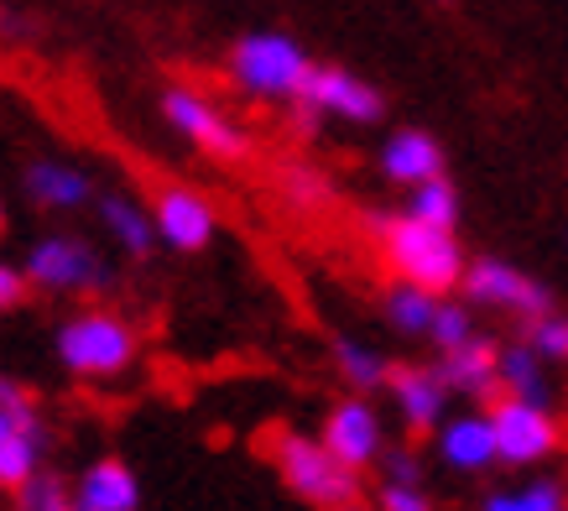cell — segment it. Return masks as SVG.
I'll return each instance as SVG.
<instances>
[{"mask_svg":"<svg viewBox=\"0 0 568 511\" xmlns=\"http://www.w3.org/2000/svg\"><path fill=\"white\" fill-rule=\"evenodd\" d=\"M365 230L386 246V261H392L396 282H413V288L433 292V298H448L465 282L469 255L459 246V230H438V224H423L413 214H371Z\"/></svg>","mask_w":568,"mask_h":511,"instance_id":"1","label":"cell"},{"mask_svg":"<svg viewBox=\"0 0 568 511\" xmlns=\"http://www.w3.org/2000/svg\"><path fill=\"white\" fill-rule=\"evenodd\" d=\"M52 350H58V365L79 375V381H115V375L136 365L141 334L115 308H79V313H69L58 324Z\"/></svg>","mask_w":568,"mask_h":511,"instance_id":"2","label":"cell"},{"mask_svg":"<svg viewBox=\"0 0 568 511\" xmlns=\"http://www.w3.org/2000/svg\"><path fill=\"white\" fill-rule=\"evenodd\" d=\"M21 272L32 292H52V298H110L115 292V267L104 261V251L69 230L37 236L21 255Z\"/></svg>","mask_w":568,"mask_h":511,"instance_id":"3","label":"cell"},{"mask_svg":"<svg viewBox=\"0 0 568 511\" xmlns=\"http://www.w3.org/2000/svg\"><path fill=\"white\" fill-rule=\"evenodd\" d=\"M308 73H313V58L287 32H245L230 48V79H235V89H241L245 100L297 104Z\"/></svg>","mask_w":568,"mask_h":511,"instance_id":"4","label":"cell"},{"mask_svg":"<svg viewBox=\"0 0 568 511\" xmlns=\"http://www.w3.org/2000/svg\"><path fill=\"white\" fill-rule=\"evenodd\" d=\"M272 470L297 501H308L318 511H339L361 501V475L334 460L318 443V433H297V428L272 433Z\"/></svg>","mask_w":568,"mask_h":511,"instance_id":"5","label":"cell"},{"mask_svg":"<svg viewBox=\"0 0 568 511\" xmlns=\"http://www.w3.org/2000/svg\"><path fill=\"white\" fill-rule=\"evenodd\" d=\"M490 428H496V464H511V470H542L564 449V423L548 402L496 397Z\"/></svg>","mask_w":568,"mask_h":511,"instance_id":"6","label":"cell"},{"mask_svg":"<svg viewBox=\"0 0 568 511\" xmlns=\"http://www.w3.org/2000/svg\"><path fill=\"white\" fill-rule=\"evenodd\" d=\"M297 126L313 131L318 120H349V126H376L386 116V94L376 84H365L361 73L334 69V63H313L308 84L297 94Z\"/></svg>","mask_w":568,"mask_h":511,"instance_id":"7","label":"cell"},{"mask_svg":"<svg viewBox=\"0 0 568 511\" xmlns=\"http://www.w3.org/2000/svg\"><path fill=\"white\" fill-rule=\"evenodd\" d=\"M162 120H168L189 147L214 157V162H245V157H251V137H245L241 126L224 116L209 94H199V89H189V84L162 89Z\"/></svg>","mask_w":568,"mask_h":511,"instance_id":"8","label":"cell"},{"mask_svg":"<svg viewBox=\"0 0 568 511\" xmlns=\"http://www.w3.org/2000/svg\"><path fill=\"white\" fill-rule=\"evenodd\" d=\"M459 292H465L469 308H496V313H517V319L558 308L548 282H537L532 272H521L517 261H500V255H475L465 267Z\"/></svg>","mask_w":568,"mask_h":511,"instance_id":"9","label":"cell"},{"mask_svg":"<svg viewBox=\"0 0 568 511\" xmlns=\"http://www.w3.org/2000/svg\"><path fill=\"white\" fill-rule=\"evenodd\" d=\"M318 443H324L334 460L345 464V470H376V460L386 454V423H381V412L371 397H339L334 408L324 412V428H318Z\"/></svg>","mask_w":568,"mask_h":511,"instance_id":"10","label":"cell"},{"mask_svg":"<svg viewBox=\"0 0 568 511\" xmlns=\"http://www.w3.org/2000/svg\"><path fill=\"white\" fill-rule=\"evenodd\" d=\"M152 224H156V246H168L178 255H199L220 236V209L209 204L199 188L168 183L156 188L152 199Z\"/></svg>","mask_w":568,"mask_h":511,"instance_id":"11","label":"cell"},{"mask_svg":"<svg viewBox=\"0 0 568 511\" xmlns=\"http://www.w3.org/2000/svg\"><path fill=\"white\" fill-rule=\"evenodd\" d=\"M21 193H27V204L42 209V214H79V209L94 204V178L84 168H73V162H58V157H37L27 162L21 172Z\"/></svg>","mask_w":568,"mask_h":511,"instance_id":"12","label":"cell"},{"mask_svg":"<svg viewBox=\"0 0 568 511\" xmlns=\"http://www.w3.org/2000/svg\"><path fill=\"white\" fill-rule=\"evenodd\" d=\"M433 454L444 470H459V475H480L496 464V428H490V412H454L433 428Z\"/></svg>","mask_w":568,"mask_h":511,"instance_id":"13","label":"cell"},{"mask_svg":"<svg viewBox=\"0 0 568 511\" xmlns=\"http://www.w3.org/2000/svg\"><path fill=\"white\" fill-rule=\"evenodd\" d=\"M376 168H381L386 183L417 188V183H428V178H444L448 157H444V147H438L433 131H423V126H402V131H392V137L381 141Z\"/></svg>","mask_w":568,"mask_h":511,"instance_id":"14","label":"cell"},{"mask_svg":"<svg viewBox=\"0 0 568 511\" xmlns=\"http://www.w3.org/2000/svg\"><path fill=\"white\" fill-rule=\"evenodd\" d=\"M386 392H392L396 418L407 423V433H433L448 418V387L433 365H392Z\"/></svg>","mask_w":568,"mask_h":511,"instance_id":"15","label":"cell"},{"mask_svg":"<svg viewBox=\"0 0 568 511\" xmlns=\"http://www.w3.org/2000/svg\"><path fill=\"white\" fill-rule=\"evenodd\" d=\"M496 350L500 340L490 334H469L465 344H454L444 355L433 360V371L438 381L448 387V397H469V402H485V397H496Z\"/></svg>","mask_w":568,"mask_h":511,"instance_id":"16","label":"cell"},{"mask_svg":"<svg viewBox=\"0 0 568 511\" xmlns=\"http://www.w3.org/2000/svg\"><path fill=\"white\" fill-rule=\"evenodd\" d=\"M94 214H100V230H104L110 240H115V251H121L125 261L146 267V261L156 255V224H152V209L136 204L131 193H115V188L94 193Z\"/></svg>","mask_w":568,"mask_h":511,"instance_id":"17","label":"cell"},{"mask_svg":"<svg viewBox=\"0 0 568 511\" xmlns=\"http://www.w3.org/2000/svg\"><path fill=\"white\" fill-rule=\"evenodd\" d=\"M73 511H141V480L136 470L115 454L89 460L73 480Z\"/></svg>","mask_w":568,"mask_h":511,"instance_id":"18","label":"cell"},{"mask_svg":"<svg viewBox=\"0 0 568 511\" xmlns=\"http://www.w3.org/2000/svg\"><path fill=\"white\" fill-rule=\"evenodd\" d=\"M496 387L500 397H521V402H548L552 408V381H548V360L537 355L532 344H500L496 350Z\"/></svg>","mask_w":568,"mask_h":511,"instance_id":"19","label":"cell"},{"mask_svg":"<svg viewBox=\"0 0 568 511\" xmlns=\"http://www.w3.org/2000/svg\"><path fill=\"white\" fill-rule=\"evenodd\" d=\"M334 371H339V381H345L355 397H371V392H386L392 360L381 355L376 344L355 340V334H334Z\"/></svg>","mask_w":568,"mask_h":511,"instance_id":"20","label":"cell"},{"mask_svg":"<svg viewBox=\"0 0 568 511\" xmlns=\"http://www.w3.org/2000/svg\"><path fill=\"white\" fill-rule=\"evenodd\" d=\"M48 433H17V428H0V495H11L17 485L42 470L48 460Z\"/></svg>","mask_w":568,"mask_h":511,"instance_id":"21","label":"cell"},{"mask_svg":"<svg viewBox=\"0 0 568 511\" xmlns=\"http://www.w3.org/2000/svg\"><path fill=\"white\" fill-rule=\"evenodd\" d=\"M480 511H568V480L564 475H532L511 491H490Z\"/></svg>","mask_w":568,"mask_h":511,"instance_id":"22","label":"cell"},{"mask_svg":"<svg viewBox=\"0 0 568 511\" xmlns=\"http://www.w3.org/2000/svg\"><path fill=\"white\" fill-rule=\"evenodd\" d=\"M433 313H438V298L413 282H392L386 288V319H392L396 334H407V340H428V324Z\"/></svg>","mask_w":568,"mask_h":511,"instance_id":"23","label":"cell"},{"mask_svg":"<svg viewBox=\"0 0 568 511\" xmlns=\"http://www.w3.org/2000/svg\"><path fill=\"white\" fill-rule=\"evenodd\" d=\"M402 214L438 224V230H459V188H454V178H428V183L407 188V209Z\"/></svg>","mask_w":568,"mask_h":511,"instance_id":"24","label":"cell"},{"mask_svg":"<svg viewBox=\"0 0 568 511\" xmlns=\"http://www.w3.org/2000/svg\"><path fill=\"white\" fill-rule=\"evenodd\" d=\"M0 428H17V433H48L42 402H37L32 387L17 381V375H0Z\"/></svg>","mask_w":568,"mask_h":511,"instance_id":"25","label":"cell"},{"mask_svg":"<svg viewBox=\"0 0 568 511\" xmlns=\"http://www.w3.org/2000/svg\"><path fill=\"white\" fill-rule=\"evenodd\" d=\"M521 344H532L548 365H568V313L564 308H548V313L521 319Z\"/></svg>","mask_w":568,"mask_h":511,"instance_id":"26","label":"cell"},{"mask_svg":"<svg viewBox=\"0 0 568 511\" xmlns=\"http://www.w3.org/2000/svg\"><path fill=\"white\" fill-rule=\"evenodd\" d=\"M17 511H69L73 507V480H63L58 470H37L27 485L11 491Z\"/></svg>","mask_w":568,"mask_h":511,"instance_id":"27","label":"cell"},{"mask_svg":"<svg viewBox=\"0 0 568 511\" xmlns=\"http://www.w3.org/2000/svg\"><path fill=\"white\" fill-rule=\"evenodd\" d=\"M469 334H480V324H475V308L465 303V298H438V313H433L428 324V344L444 355V350H454V344H465Z\"/></svg>","mask_w":568,"mask_h":511,"instance_id":"28","label":"cell"},{"mask_svg":"<svg viewBox=\"0 0 568 511\" xmlns=\"http://www.w3.org/2000/svg\"><path fill=\"white\" fill-rule=\"evenodd\" d=\"M376 511H433V495L423 491V480H381Z\"/></svg>","mask_w":568,"mask_h":511,"instance_id":"29","label":"cell"},{"mask_svg":"<svg viewBox=\"0 0 568 511\" xmlns=\"http://www.w3.org/2000/svg\"><path fill=\"white\" fill-rule=\"evenodd\" d=\"M282 193H287L297 209H318L328 199V183L313 168H282Z\"/></svg>","mask_w":568,"mask_h":511,"instance_id":"30","label":"cell"},{"mask_svg":"<svg viewBox=\"0 0 568 511\" xmlns=\"http://www.w3.org/2000/svg\"><path fill=\"white\" fill-rule=\"evenodd\" d=\"M27 298H32V282L21 272V261H6V255H0V319L27 308Z\"/></svg>","mask_w":568,"mask_h":511,"instance_id":"31","label":"cell"},{"mask_svg":"<svg viewBox=\"0 0 568 511\" xmlns=\"http://www.w3.org/2000/svg\"><path fill=\"white\" fill-rule=\"evenodd\" d=\"M376 470H381V480H423V460H417L413 449H392V443H386V454L376 460Z\"/></svg>","mask_w":568,"mask_h":511,"instance_id":"32","label":"cell"},{"mask_svg":"<svg viewBox=\"0 0 568 511\" xmlns=\"http://www.w3.org/2000/svg\"><path fill=\"white\" fill-rule=\"evenodd\" d=\"M0 37H27V21L17 11H0Z\"/></svg>","mask_w":568,"mask_h":511,"instance_id":"33","label":"cell"},{"mask_svg":"<svg viewBox=\"0 0 568 511\" xmlns=\"http://www.w3.org/2000/svg\"><path fill=\"white\" fill-rule=\"evenodd\" d=\"M6 224H11V214H6V199H0V236H6Z\"/></svg>","mask_w":568,"mask_h":511,"instance_id":"34","label":"cell"},{"mask_svg":"<svg viewBox=\"0 0 568 511\" xmlns=\"http://www.w3.org/2000/svg\"><path fill=\"white\" fill-rule=\"evenodd\" d=\"M339 511H365V507H361V501H355V507H339Z\"/></svg>","mask_w":568,"mask_h":511,"instance_id":"35","label":"cell"},{"mask_svg":"<svg viewBox=\"0 0 568 511\" xmlns=\"http://www.w3.org/2000/svg\"><path fill=\"white\" fill-rule=\"evenodd\" d=\"M564 246H568V236H564Z\"/></svg>","mask_w":568,"mask_h":511,"instance_id":"36","label":"cell"},{"mask_svg":"<svg viewBox=\"0 0 568 511\" xmlns=\"http://www.w3.org/2000/svg\"><path fill=\"white\" fill-rule=\"evenodd\" d=\"M69 511H73V507H69Z\"/></svg>","mask_w":568,"mask_h":511,"instance_id":"37","label":"cell"}]
</instances>
